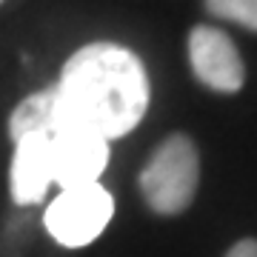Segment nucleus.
<instances>
[{"label": "nucleus", "instance_id": "nucleus-1", "mask_svg": "<svg viewBox=\"0 0 257 257\" xmlns=\"http://www.w3.org/2000/svg\"><path fill=\"white\" fill-rule=\"evenodd\" d=\"M57 100L60 128H86L103 140H117L146 117V66L117 43H89L66 60Z\"/></svg>", "mask_w": 257, "mask_h": 257}, {"label": "nucleus", "instance_id": "nucleus-5", "mask_svg": "<svg viewBox=\"0 0 257 257\" xmlns=\"http://www.w3.org/2000/svg\"><path fill=\"white\" fill-rule=\"evenodd\" d=\"M109 163V140L86 128H60L52 135V175L60 189L97 183Z\"/></svg>", "mask_w": 257, "mask_h": 257}, {"label": "nucleus", "instance_id": "nucleus-10", "mask_svg": "<svg viewBox=\"0 0 257 257\" xmlns=\"http://www.w3.org/2000/svg\"><path fill=\"white\" fill-rule=\"evenodd\" d=\"M0 3H3V0H0Z\"/></svg>", "mask_w": 257, "mask_h": 257}, {"label": "nucleus", "instance_id": "nucleus-9", "mask_svg": "<svg viewBox=\"0 0 257 257\" xmlns=\"http://www.w3.org/2000/svg\"><path fill=\"white\" fill-rule=\"evenodd\" d=\"M226 257H257V240H240L226 251Z\"/></svg>", "mask_w": 257, "mask_h": 257}, {"label": "nucleus", "instance_id": "nucleus-8", "mask_svg": "<svg viewBox=\"0 0 257 257\" xmlns=\"http://www.w3.org/2000/svg\"><path fill=\"white\" fill-rule=\"evenodd\" d=\"M206 9L220 20H231L243 29L257 32V0H203Z\"/></svg>", "mask_w": 257, "mask_h": 257}, {"label": "nucleus", "instance_id": "nucleus-7", "mask_svg": "<svg viewBox=\"0 0 257 257\" xmlns=\"http://www.w3.org/2000/svg\"><path fill=\"white\" fill-rule=\"evenodd\" d=\"M60 132V100H57V86L40 89L29 94L26 100L18 103V109L9 117V138L18 143L29 135H55Z\"/></svg>", "mask_w": 257, "mask_h": 257}, {"label": "nucleus", "instance_id": "nucleus-2", "mask_svg": "<svg viewBox=\"0 0 257 257\" xmlns=\"http://www.w3.org/2000/svg\"><path fill=\"white\" fill-rule=\"evenodd\" d=\"M200 183V155L189 135H169L140 172V192L157 214H180Z\"/></svg>", "mask_w": 257, "mask_h": 257}, {"label": "nucleus", "instance_id": "nucleus-6", "mask_svg": "<svg viewBox=\"0 0 257 257\" xmlns=\"http://www.w3.org/2000/svg\"><path fill=\"white\" fill-rule=\"evenodd\" d=\"M52 175V138L49 135H29L15 143L12 157V197L20 206H35L46 197Z\"/></svg>", "mask_w": 257, "mask_h": 257}, {"label": "nucleus", "instance_id": "nucleus-4", "mask_svg": "<svg viewBox=\"0 0 257 257\" xmlns=\"http://www.w3.org/2000/svg\"><path fill=\"white\" fill-rule=\"evenodd\" d=\"M189 60L194 77L211 92L234 94L243 89L246 66L226 32L214 26H194L189 35Z\"/></svg>", "mask_w": 257, "mask_h": 257}, {"label": "nucleus", "instance_id": "nucleus-3", "mask_svg": "<svg viewBox=\"0 0 257 257\" xmlns=\"http://www.w3.org/2000/svg\"><path fill=\"white\" fill-rule=\"evenodd\" d=\"M114 214V200L100 183L63 189L49 203L43 223L46 231L66 248H83L103 234Z\"/></svg>", "mask_w": 257, "mask_h": 257}]
</instances>
